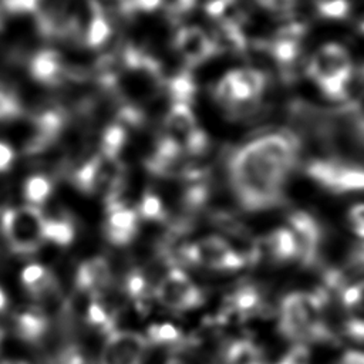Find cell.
Masks as SVG:
<instances>
[{
  "label": "cell",
  "mask_w": 364,
  "mask_h": 364,
  "mask_svg": "<svg viewBox=\"0 0 364 364\" xmlns=\"http://www.w3.org/2000/svg\"><path fill=\"white\" fill-rule=\"evenodd\" d=\"M277 364H311L310 350L306 344H294Z\"/></svg>",
  "instance_id": "obj_33"
},
{
  "label": "cell",
  "mask_w": 364,
  "mask_h": 364,
  "mask_svg": "<svg viewBox=\"0 0 364 364\" xmlns=\"http://www.w3.org/2000/svg\"><path fill=\"white\" fill-rule=\"evenodd\" d=\"M125 291L134 300L138 310H145L148 307L151 294L154 296V293H151V290H149V284H148L145 276L138 270L131 272L127 276Z\"/></svg>",
  "instance_id": "obj_26"
},
{
  "label": "cell",
  "mask_w": 364,
  "mask_h": 364,
  "mask_svg": "<svg viewBox=\"0 0 364 364\" xmlns=\"http://www.w3.org/2000/svg\"><path fill=\"white\" fill-rule=\"evenodd\" d=\"M166 364H186V363H183V361L179 360V358H169V360L166 361Z\"/></svg>",
  "instance_id": "obj_44"
},
{
  "label": "cell",
  "mask_w": 364,
  "mask_h": 364,
  "mask_svg": "<svg viewBox=\"0 0 364 364\" xmlns=\"http://www.w3.org/2000/svg\"><path fill=\"white\" fill-rule=\"evenodd\" d=\"M173 46L188 65H199L218 53L215 40L196 26L179 28L175 34Z\"/></svg>",
  "instance_id": "obj_11"
},
{
  "label": "cell",
  "mask_w": 364,
  "mask_h": 364,
  "mask_svg": "<svg viewBox=\"0 0 364 364\" xmlns=\"http://www.w3.org/2000/svg\"><path fill=\"white\" fill-rule=\"evenodd\" d=\"M136 212H138L139 218L146 219V220H161L165 216V210H164L161 198L152 192L144 193Z\"/></svg>",
  "instance_id": "obj_30"
},
{
  "label": "cell",
  "mask_w": 364,
  "mask_h": 364,
  "mask_svg": "<svg viewBox=\"0 0 364 364\" xmlns=\"http://www.w3.org/2000/svg\"><path fill=\"white\" fill-rule=\"evenodd\" d=\"M181 260L219 272H233L245 266L246 259L226 239L205 236L181 250Z\"/></svg>",
  "instance_id": "obj_6"
},
{
  "label": "cell",
  "mask_w": 364,
  "mask_h": 364,
  "mask_svg": "<svg viewBox=\"0 0 364 364\" xmlns=\"http://www.w3.org/2000/svg\"><path fill=\"white\" fill-rule=\"evenodd\" d=\"M30 73L34 80L47 84H60L67 74L61 55L54 50H41L30 61Z\"/></svg>",
  "instance_id": "obj_14"
},
{
  "label": "cell",
  "mask_w": 364,
  "mask_h": 364,
  "mask_svg": "<svg viewBox=\"0 0 364 364\" xmlns=\"http://www.w3.org/2000/svg\"><path fill=\"white\" fill-rule=\"evenodd\" d=\"M326 293L294 291L280 303L279 328L282 334L297 343H326L333 340V333L324 321Z\"/></svg>",
  "instance_id": "obj_2"
},
{
  "label": "cell",
  "mask_w": 364,
  "mask_h": 364,
  "mask_svg": "<svg viewBox=\"0 0 364 364\" xmlns=\"http://www.w3.org/2000/svg\"><path fill=\"white\" fill-rule=\"evenodd\" d=\"M155 300L171 311H188L200 306L203 291L181 269L173 266L154 286Z\"/></svg>",
  "instance_id": "obj_7"
},
{
  "label": "cell",
  "mask_w": 364,
  "mask_h": 364,
  "mask_svg": "<svg viewBox=\"0 0 364 364\" xmlns=\"http://www.w3.org/2000/svg\"><path fill=\"white\" fill-rule=\"evenodd\" d=\"M353 68L347 48L337 43H327L310 58L307 74L326 97L341 101L344 84Z\"/></svg>",
  "instance_id": "obj_4"
},
{
  "label": "cell",
  "mask_w": 364,
  "mask_h": 364,
  "mask_svg": "<svg viewBox=\"0 0 364 364\" xmlns=\"http://www.w3.org/2000/svg\"><path fill=\"white\" fill-rule=\"evenodd\" d=\"M43 222V213L33 205L9 209L0 219L1 230L10 249L21 255L36 252L44 240Z\"/></svg>",
  "instance_id": "obj_5"
},
{
  "label": "cell",
  "mask_w": 364,
  "mask_h": 364,
  "mask_svg": "<svg viewBox=\"0 0 364 364\" xmlns=\"http://www.w3.org/2000/svg\"><path fill=\"white\" fill-rule=\"evenodd\" d=\"M107 223H105V236L115 246L129 245L139 229V215L135 209L119 205L107 209Z\"/></svg>",
  "instance_id": "obj_12"
},
{
  "label": "cell",
  "mask_w": 364,
  "mask_h": 364,
  "mask_svg": "<svg viewBox=\"0 0 364 364\" xmlns=\"http://www.w3.org/2000/svg\"><path fill=\"white\" fill-rule=\"evenodd\" d=\"M47 318L37 309H28L14 316V331L16 334L28 343H34L43 337L47 330Z\"/></svg>",
  "instance_id": "obj_19"
},
{
  "label": "cell",
  "mask_w": 364,
  "mask_h": 364,
  "mask_svg": "<svg viewBox=\"0 0 364 364\" xmlns=\"http://www.w3.org/2000/svg\"><path fill=\"white\" fill-rule=\"evenodd\" d=\"M182 338V333L171 323L152 324L148 328L146 340L149 344H176Z\"/></svg>",
  "instance_id": "obj_29"
},
{
  "label": "cell",
  "mask_w": 364,
  "mask_h": 364,
  "mask_svg": "<svg viewBox=\"0 0 364 364\" xmlns=\"http://www.w3.org/2000/svg\"><path fill=\"white\" fill-rule=\"evenodd\" d=\"M205 10L223 27H239L245 18V10L239 0H210Z\"/></svg>",
  "instance_id": "obj_21"
},
{
  "label": "cell",
  "mask_w": 364,
  "mask_h": 364,
  "mask_svg": "<svg viewBox=\"0 0 364 364\" xmlns=\"http://www.w3.org/2000/svg\"><path fill=\"white\" fill-rule=\"evenodd\" d=\"M57 364H87V360L80 347L68 346L58 354Z\"/></svg>",
  "instance_id": "obj_36"
},
{
  "label": "cell",
  "mask_w": 364,
  "mask_h": 364,
  "mask_svg": "<svg viewBox=\"0 0 364 364\" xmlns=\"http://www.w3.org/2000/svg\"><path fill=\"white\" fill-rule=\"evenodd\" d=\"M21 283L33 297H43L57 289V280L44 266L33 263L23 269Z\"/></svg>",
  "instance_id": "obj_18"
},
{
  "label": "cell",
  "mask_w": 364,
  "mask_h": 364,
  "mask_svg": "<svg viewBox=\"0 0 364 364\" xmlns=\"http://www.w3.org/2000/svg\"><path fill=\"white\" fill-rule=\"evenodd\" d=\"M87 321L107 334L115 331L114 314L98 299H92L88 304Z\"/></svg>",
  "instance_id": "obj_27"
},
{
  "label": "cell",
  "mask_w": 364,
  "mask_h": 364,
  "mask_svg": "<svg viewBox=\"0 0 364 364\" xmlns=\"http://www.w3.org/2000/svg\"><path fill=\"white\" fill-rule=\"evenodd\" d=\"M1 23H3V16H1V11H0V28H1Z\"/></svg>",
  "instance_id": "obj_46"
},
{
  "label": "cell",
  "mask_w": 364,
  "mask_h": 364,
  "mask_svg": "<svg viewBox=\"0 0 364 364\" xmlns=\"http://www.w3.org/2000/svg\"><path fill=\"white\" fill-rule=\"evenodd\" d=\"M347 220L351 230L364 240V203H355L348 209Z\"/></svg>",
  "instance_id": "obj_34"
},
{
  "label": "cell",
  "mask_w": 364,
  "mask_h": 364,
  "mask_svg": "<svg viewBox=\"0 0 364 364\" xmlns=\"http://www.w3.org/2000/svg\"><path fill=\"white\" fill-rule=\"evenodd\" d=\"M267 87V77L262 70L242 67L228 71L215 85L216 101L235 118L255 111Z\"/></svg>",
  "instance_id": "obj_3"
},
{
  "label": "cell",
  "mask_w": 364,
  "mask_h": 364,
  "mask_svg": "<svg viewBox=\"0 0 364 364\" xmlns=\"http://www.w3.org/2000/svg\"><path fill=\"white\" fill-rule=\"evenodd\" d=\"M149 341L135 331L115 330L107 334L101 364H142Z\"/></svg>",
  "instance_id": "obj_9"
},
{
  "label": "cell",
  "mask_w": 364,
  "mask_h": 364,
  "mask_svg": "<svg viewBox=\"0 0 364 364\" xmlns=\"http://www.w3.org/2000/svg\"><path fill=\"white\" fill-rule=\"evenodd\" d=\"M346 333L358 341H364V318H354L350 317L346 321Z\"/></svg>",
  "instance_id": "obj_38"
},
{
  "label": "cell",
  "mask_w": 364,
  "mask_h": 364,
  "mask_svg": "<svg viewBox=\"0 0 364 364\" xmlns=\"http://www.w3.org/2000/svg\"><path fill=\"white\" fill-rule=\"evenodd\" d=\"M41 0H1L3 9L9 13H33L38 10Z\"/></svg>",
  "instance_id": "obj_35"
},
{
  "label": "cell",
  "mask_w": 364,
  "mask_h": 364,
  "mask_svg": "<svg viewBox=\"0 0 364 364\" xmlns=\"http://www.w3.org/2000/svg\"><path fill=\"white\" fill-rule=\"evenodd\" d=\"M263 9L274 14H286L296 6L297 0H256Z\"/></svg>",
  "instance_id": "obj_37"
},
{
  "label": "cell",
  "mask_w": 364,
  "mask_h": 364,
  "mask_svg": "<svg viewBox=\"0 0 364 364\" xmlns=\"http://www.w3.org/2000/svg\"><path fill=\"white\" fill-rule=\"evenodd\" d=\"M51 193V182L43 175H33L24 183V196L33 205H41Z\"/></svg>",
  "instance_id": "obj_28"
},
{
  "label": "cell",
  "mask_w": 364,
  "mask_h": 364,
  "mask_svg": "<svg viewBox=\"0 0 364 364\" xmlns=\"http://www.w3.org/2000/svg\"><path fill=\"white\" fill-rule=\"evenodd\" d=\"M1 364H28L26 361H18V360H9V361H4Z\"/></svg>",
  "instance_id": "obj_45"
},
{
  "label": "cell",
  "mask_w": 364,
  "mask_h": 364,
  "mask_svg": "<svg viewBox=\"0 0 364 364\" xmlns=\"http://www.w3.org/2000/svg\"><path fill=\"white\" fill-rule=\"evenodd\" d=\"M337 364H364V353L350 350L343 354Z\"/></svg>",
  "instance_id": "obj_41"
},
{
  "label": "cell",
  "mask_w": 364,
  "mask_h": 364,
  "mask_svg": "<svg viewBox=\"0 0 364 364\" xmlns=\"http://www.w3.org/2000/svg\"><path fill=\"white\" fill-rule=\"evenodd\" d=\"M168 91L172 98V104L191 105L196 95V84L188 73H181L169 81Z\"/></svg>",
  "instance_id": "obj_25"
},
{
  "label": "cell",
  "mask_w": 364,
  "mask_h": 364,
  "mask_svg": "<svg viewBox=\"0 0 364 364\" xmlns=\"http://www.w3.org/2000/svg\"><path fill=\"white\" fill-rule=\"evenodd\" d=\"M225 364H266L262 350L249 340H235L225 351Z\"/></svg>",
  "instance_id": "obj_22"
},
{
  "label": "cell",
  "mask_w": 364,
  "mask_h": 364,
  "mask_svg": "<svg viewBox=\"0 0 364 364\" xmlns=\"http://www.w3.org/2000/svg\"><path fill=\"white\" fill-rule=\"evenodd\" d=\"M318 14L324 18L340 20L350 13L348 0H314Z\"/></svg>",
  "instance_id": "obj_31"
},
{
  "label": "cell",
  "mask_w": 364,
  "mask_h": 364,
  "mask_svg": "<svg viewBox=\"0 0 364 364\" xmlns=\"http://www.w3.org/2000/svg\"><path fill=\"white\" fill-rule=\"evenodd\" d=\"M266 250L274 262L299 260V246L293 232L289 228H277L272 230L264 240Z\"/></svg>",
  "instance_id": "obj_17"
},
{
  "label": "cell",
  "mask_w": 364,
  "mask_h": 364,
  "mask_svg": "<svg viewBox=\"0 0 364 364\" xmlns=\"http://www.w3.org/2000/svg\"><path fill=\"white\" fill-rule=\"evenodd\" d=\"M165 128L168 131V136L179 142L182 146L183 142L199 129L191 105L172 104L165 118Z\"/></svg>",
  "instance_id": "obj_15"
},
{
  "label": "cell",
  "mask_w": 364,
  "mask_h": 364,
  "mask_svg": "<svg viewBox=\"0 0 364 364\" xmlns=\"http://www.w3.org/2000/svg\"><path fill=\"white\" fill-rule=\"evenodd\" d=\"M111 279L112 272L108 260L97 256L80 264L75 274V284L81 291L91 294L92 299H98L111 284Z\"/></svg>",
  "instance_id": "obj_13"
},
{
  "label": "cell",
  "mask_w": 364,
  "mask_h": 364,
  "mask_svg": "<svg viewBox=\"0 0 364 364\" xmlns=\"http://www.w3.org/2000/svg\"><path fill=\"white\" fill-rule=\"evenodd\" d=\"M262 307V297L255 286H240L232 291L226 299L225 314L236 316L239 318H249L255 316Z\"/></svg>",
  "instance_id": "obj_16"
},
{
  "label": "cell",
  "mask_w": 364,
  "mask_h": 364,
  "mask_svg": "<svg viewBox=\"0 0 364 364\" xmlns=\"http://www.w3.org/2000/svg\"><path fill=\"white\" fill-rule=\"evenodd\" d=\"M14 159V152L13 149L6 144L0 141V172L7 171Z\"/></svg>",
  "instance_id": "obj_39"
},
{
  "label": "cell",
  "mask_w": 364,
  "mask_h": 364,
  "mask_svg": "<svg viewBox=\"0 0 364 364\" xmlns=\"http://www.w3.org/2000/svg\"><path fill=\"white\" fill-rule=\"evenodd\" d=\"M299 154V139L289 132L264 134L236 148L228 161V175L239 205L249 212L279 206Z\"/></svg>",
  "instance_id": "obj_1"
},
{
  "label": "cell",
  "mask_w": 364,
  "mask_h": 364,
  "mask_svg": "<svg viewBox=\"0 0 364 364\" xmlns=\"http://www.w3.org/2000/svg\"><path fill=\"white\" fill-rule=\"evenodd\" d=\"M88 7L91 11V18L88 21L84 41L88 47L97 48L105 44V41L111 36V26L108 23V18L102 10V7L95 0L88 1Z\"/></svg>",
  "instance_id": "obj_20"
},
{
  "label": "cell",
  "mask_w": 364,
  "mask_h": 364,
  "mask_svg": "<svg viewBox=\"0 0 364 364\" xmlns=\"http://www.w3.org/2000/svg\"><path fill=\"white\" fill-rule=\"evenodd\" d=\"M307 175L331 193L364 191V168L340 159H314L306 166Z\"/></svg>",
  "instance_id": "obj_8"
},
{
  "label": "cell",
  "mask_w": 364,
  "mask_h": 364,
  "mask_svg": "<svg viewBox=\"0 0 364 364\" xmlns=\"http://www.w3.org/2000/svg\"><path fill=\"white\" fill-rule=\"evenodd\" d=\"M360 28H361V31L364 33V23H361V26H360Z\"/></svg>",
  "instance_id": "obj_47"
},
{
  "label": "cell",
  "mask_w": 364,
  "mask_h": 364,
  "mask_svg": "<svg viewBox=\"0 0 364 364\" xmlns=\"http://www.w3.org/2000/svg\"><path fill=\"white\" fill-rule=\"evenodd\" d=\"M350 263L358 269H364V240L357 242L350 252Z\"/></svg>",
  "instance_id": "obj_40"
},
{
  "label": "cell",
  "mask_w": 364,
  "mask_h": 364,
  "mask_svg": "<svg viewBox=\"0 0 364 364\" xmlns=\"http://www.w3.org/2000/svg\"><path fill=\"white\" fill-rule=\"evenodd\" d=\"M6 304H7V296H6V293L3 291V289L0 287V311L6 307Z\"/></svg>",
  "instance_id": "obj_43"
},
{
  "label": "cell",
  "mask_w": 364,
  "mask_h": 364,
  "mask_svg": "<svg viewBox=\"0 0 364 364\" xmlns=\"http://www.w3.org/2000/svg\"><path fill=\"white\" fill-rule=\"evenodd\" d=\"M127 141L128 132L125 125L121 122L108 125L101 138V155L107 159H118L127 145Z\"/></svg>",
  "instance_id": "obj_24"
},
{
  "label": "cell",
  "mask_w": 364,
  "mask_h": 364,
  "mask_svg": "<svg viewBox=\"0 0 364 364\" xmlns=\"http://www.w3.org/2000/svg\"><path fill=\"white\" fill-rule=\"evenodd\" d=\"M21 114V105L16 94L0 84V121L13 119Z\"/></svg>",
  "instance_id": "obj_32"
},
{
  "label": "cell",
  "mask_w": 364,
  "mask_h": 364,
  "mask_svg": "<svg viewBox=\"0 0 364 364\" xmlns=\"http://www.w3.org/2000/svg\"><path fill=\"white\" fill-rule=\"evenodd\" d=\"M299 246V260L303 264H313L318 256V249L323 240V229L320 223L307 212L296 210L289 216L287 226Z\"/></svg>",
  "instance_id": "obj_10"
},
{
  "label": "cell",
  "mask_w": 364,
  "mask_h": 364,
  "mask_svg": "<svg viewBox=\"0 0 364 364\" xmlns=\"http://www.w3.org/2000/svg\"><path fill=\"white\" fill-rule=\"evenodd\" d=\"M74 225L68 216L44 218L43 222V239L55 245L65 246L74 239Z\"/></svg>",
  "instance_id": "obj_23"
},
{
  "label": "cell",
  "mask_w": 364,
  "mask_h": 364,
  "mask_svg": "<svg viewBox=\"0 0 364 364\" xmlns=\"http://www.w3.org/2000/svg\"><path fill=\"white\" fill-rule=\"evenodd\" d=\"M353 131L358 141L364 144V112H358L353 119Z\"/></svg>",
  "instance_id": "obj_42"
}]
</instances>
